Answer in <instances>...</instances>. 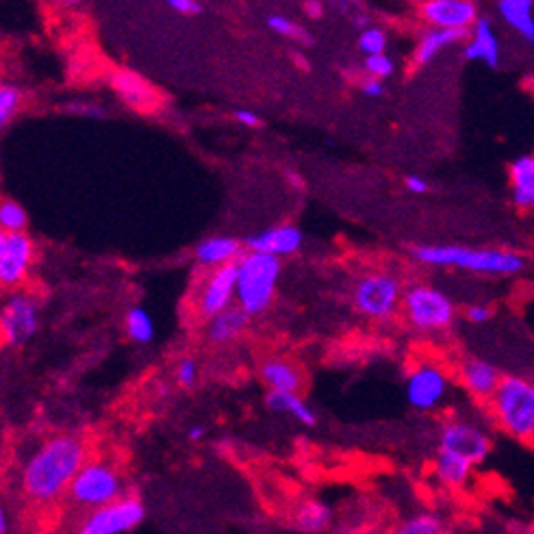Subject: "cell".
<instances>
[{
  "mask_svg": "<svg viewBox=\"0 0 534 534\" xmlns=\"http://www.w3.org/2000/svg\"><path fill=\"white\" fill-rule=\"evenodd\" d=\"M261 381L270 387V391L298 393L302 387V372L291 361L272 356L261 363Z\"/></svg>",
  "mask_w": 534,
  "mask_h": 534,
  "instance_id": "cell-21",
  "label": "cell"
},
{
  "mask_svg": "<svg viewBox=\"0 0 534 534\" xmlns=\"http://www.w3.org/2000/svg\"><path fill=\"white\" fill-rule=\"evenodd\" d=\"M0 534H7V515H5V511H0Z\"/></svg>",
  "mask_w": 534,
  "mask_h": 534,
  "instance_id": "cell-44",
  "label": "cell"
},
{
  "mask_svg": "<svg viewBox=\"0 0 534 534\" xmlns=\"http://www.w3.org/2000/svg\"><path fill=\"white\" fill-rule=\"evenodd\" d=\"M74 504L83 509H103L122 498V480L115 467L103 461H87L68 491Z\"/></svg>",
  "mask_w": 534,
  "mask_h": 534,
  "instance_id": "cell-7",
  "label": "cell"
},
{
  "mask_svg": "<svg viewBox=\"0 0 534 534\" xmlns=\"http://www.w3.org/2000/svg\"><path fill=\"white\" fill-rule=\"evenodd\" d=\"M491 418L517 441H534V381L509 373L489 402Z\"/></svg>",
  "mask_w": 534,
  "mask_h": 534,
  "instance_id": "cell-3",
  "label": "cell"
},
{
  "mask_svg": "<svg viewBox=\"0 0 534 534\" xmlns=\"http://www.w3.org/2000/svg\"><path fill=\"white\" fill-rule=\"evenodd\" d=\"M168 7H172L176 14L183 15H196L200 14V3H194V0H170Z\"/></svg>",
  "mask_w": 534,
  "mask_h": 534,
  "instance_id": "cell-37",
  "label": "cell"
},
{
  "mask_svg": "<svg viewBox=\"0 0 534 534\" xmlns=\"http://www.w3.org/2000/svg\"><path fill=\"white\" fill-rule=\"evenodd\" d=\"M307 14L311 15V18H319V15L324 14L322 5H318V3H307Z\"/></svg>",
  "mask_w": 534,
  "mask_h": 534,
  "instance_id": "cell-42",
  "label": "cell"
},
{
  "mask_svg": "<svg viewBox=\"0 0 534 534\" xmlns=\"http://www.w3.org/2000/svg\"><path fill=\"white\" fill-rule=\"evenodd\" d=\"M35 245L26 233H0V285L18 290L33 265Z\"/></svg>",
  "mask_w": 534,
  "mask_h": 534,
  "instance_id": "cell-13",
  "label": "cell"
},
{
  "mask_svg": "<svg viewBox=\"0 0 534 534\" xmlns=\"http://www.w3.org/2000/svg\"><path fill=\"white\" fill-rule=\"evenodd\" d=\"M509 187L517 209L534 211V154L512 159L509 165Z\"/></svg>",
  "mask_w": 534,
  "mask_h": 534,
  "instance_id": "cell-20",
  "label": "cell"
},
{
  "mask_svg": "<svg viewBox=\"0 0 534 534\" xmlns=\"http://www.w3.org/2000/svg\"><path fill=\"white\" fill-rule=\"evenodd\" d=\"M391 534H446V526H443L441 517L432 515V512H419V515L400 523Z\"/></svg>",
  "mask_w": 534,
  "mask_h": 534,
  "instance_id": "cell-29",
  "label": "cell"
},
{
  "mask_svg": "<svg viewBox=\"0 0 534 534\" xmlns=\"http://www.w3.org/2000/svg\"><path fill=\"white\" fill-rule=\"evenodd\" d=\"M87 463V447L77 435H55L26 458L23 491L33 502H52L68 493Z\"/></svg>",
  "mask_w": 534,
  "mask_h": 534,
  "instance_id": "cell-1",
  "label": "cell"
},
{
  "mask_svg": "<svg viewBox=\"0 0 534 534\" xmlns=\"http://www.w3.org/2000/svg\"><path fill=\"white\" fill-rule=\"evenodd\" d=\"M469 33H458V31H443V29H426L424 33L419 35L418 44H415L413 51V63L418 68L428 66L437 59L439 52L446 51L458 41L467 40Z\"/></svg>",
  "mask_w": 534,
  "mask_h": 534,
  "instance_id": "cell-23",
  "label": "cell"
},
{
  "mask_svg": "<svg viewBox=\"0 0 534 534\" xmlns=\"http://www.w3.org/2000/svg\"><path fill=\"white\" fill-rule=\"evenodd\" d=\"M465 318H467V322L472 324H487L491 318H493V308L489 307V304H469L467 308H465Z\"/></svg>",
  "mask_w": 534,
  "mask_h": 534,
  "instance_id": "cell-36",
  "label": "cell"
},
{
  "mask_svg": "<svg viewBox=\"0 0 534 534\" xmlns=\"http://www.w3.org/2000/svg\"><path fill=\"white\" fill-rule=\"evenodd\" d=\"M432 469H435V476L443 484V487L461 489L469 483V478H472L476 465L465 461V458L456 456V454L439 450V447H437L435 461H432Z\"/></svg>",
  "mask_w": 534,
  "mask_h": 534,
  "instance_id": "cell-24",
  "label": "cell"
},
{
  "mask_svg": "<svg viewBox=\"0 0 534 534\" xmlns=\"http://www.w3.org/2000/svg\"><path fill=\"white\" fill-rule=\"evenodd\" d=\"M359 48L365 57L384 55V51H387V33L378 29V26H367L359 35Z\"/></svg>",
  "mask_w": 534,
  "mask_h": 534,
  "instance_id": "cell-33",
  "label": "cell"
},
{
  "mask_svg": "<svg viewBox=\"0 0 534 534\" xmlns=\"http://www.w3.org/2000/svg\"><path fill=\"white\" fill-rule=\"evenodd\" d=\"M502 378H504V373L493 363L478 359V356H467L458 365V381H461L463 389L480 402H491Z\"/></svg>",
  "mask_w": 534,
  "mask_h": 534,
  "instance_id": "cell-15",
  "label": "cell"
},
{
  "mask_svg": "<svg viewBox=\"0 0 534 534\" xmlns=\"http://www.w3.org/2000/svg\"><path fill=\"white\" fill-rule=\"evenodd\" d=\"M365 72L367 77L372 78H378V81H382V78L391 77L393 70H395V63L393 59L384 52V55H373V57H365Z\"/></svg>",
  "mask_w": 534,
  "mask_h": 534,
  "instance_id": "cell-34",
  "label": "cell"
},
{
  "mask_svg": "<svg viewBox=\"0 0 534 534\" xmlns=\"http://www.w3.org/2000/svg\"><path fill=\"white\" fill-rule=\"evenodd\" d=\"M196 313L213 319L237 304V263L209 270L196 293Z\"/></svg>",
  "mask_w": 534,
  "mask_h": 534,
  "instance_id": "cell-11",
  "label": "cell"
},
{
  "mask_svg": "<svg viewBox=\"0 0 534 534\" xmlns=\"http://www.w3.org/2000/svg\"><path fill=\"white\" fill-rule=\"evenodd\" d=\"M40 330V302L24 291L7 298L0 311V335L9 348H23Z\"/></svg>",
  "mask_w": 534,
  "mask_h": 534,
  "instance_id": "cell-8",
  "label": "cell"
},
{
  "mask_svg": "<svg viewBox=\"0 0 534 534\" xmlns=\"http://www.w3.org/2000/svg\"><path fill=\"white\" fill-rule=\"evenodd\" d=\"M402 315L419 333H441L456 319V304L439 287L415 282L404 290Z\"/></svg>",
  "mask_w": 534,
  "mask_h": 534,
  "instance_id": "cell-5",
  "label": "cell"
},
{
  "mask_svg": "<svg viewBox=\"0 0 534 534\" xmlns=\"http://www.w3.org/2000/svg\"><path fill=\"white\" fill-rule=\"evenodd\" d=\"M146 517L142 500L137 498H120L114 504H106L103 509H96L81 523L78 534H122L140 526Z\"/></svg>",
  "mask_w": 534,
  "mask_h": 534,
  "instance_id": "cell-12",
  "label": "cell"
},
{
  "mask_svg": "<svg viewBox=\"0 0 534 534\" xmlns=\"http://www.w3.org/2000/svg\"><path fill=\"white\" fill-rule=\"evenodd\" d=\"M267 26H270V29L274 31V33L287 37V40L298 41V44L308 46V44H311V40H313L311 33H308V31L304 29L302 24L293 23V20L287 18V15L272 14L270 18H267Z\"/></svg>",
  "mask_w": 534,
  "mask_h": 534,
  "instance_id": "cell-31",
  "label": "cell"
},
{
  "mask_svg": "<svg viewBox=\"0 0 534 534\" xmlns=\"http://www.w3.org/2000/svg\"><path fill=\"white\" fill-rule=\"evenodd\" d=\"M333 521V512L319 500H307L298 506L296 526L307 534H319Z\"/></svg>",
  "mask_w": 534,
  "mask_h": 534,
  "instance_id": "cell-27",
  "label": "cell"
},
{
  "mask_svg": "<svg viewBox=\"0 0 534 534\" xmlns=\"http://www.w3.org/2000/svg\"><path fill=\"white\" fill-rule=\"evenodd\" d=\"M463 57L467 61H478L484 66L495 68L500 63V37L493 23L489 18H483L469 31L467 40L463 44Z\"/></svg>",
  "mask_w": 534,
  "mask_h": 534,
  "instance_id": "cell-18",
  "label": "cell"
},
{
  "mask_svg": "<svg viewBox=\"0 0 534 534\" xmlns=\"http://www.w3.org/2000/svg\"><path fill=\"white\" fill-rule=\"evenodd\" d=\"M29 216H26L24 207L20 202L5 198L0 202V231L3 233H24Z\"/></svg>",
  "mask_w": 534,
  "mask_h": 534,
  "instance_id": "cell-30",
  "label": "cell"
},
{
  "mask_svg": "<svg viewBox=\"0 0 534 534\" xmlns=\"http://www.w3.org/2000/svg\"><path fill=\"white\" fill-rule=\"evenodd\" d=\"M402 281L391 272H367L352 287V302L370 319H387L402 308Z\"/></svg>",
  "mask_w": 534,
  "mask_h": 534,
  "instance_id": "cell-6",
  "label": "cell"
},
{
  "mask_svg": "<svg viewBox=\"0 0 534 534\" xmlns=\"http://www.w3.org/2000/svg\"><path fill=\"white\" fill-rule=\"evenodd\" d=\"M242 254H244L242 242L235 237H226V235H216V237L202 239L194 250L196 261L202 267H207V270H216V267L237 263Z\"/></svg>",
  "mask_w": 534,
  "mask_h": 534,
  "instance_id": "cell-19",
  "label": "cell"
},
{
  "mask_svg": "<svg viewBox=\"0 0 534 534\" xmlns=\"http://www.w3.org/2000/svg\"><path fill=\"white\" fill-rule=\"evenodd\" d=\"M404 185H407V189L410 191V194H415V196L428 194V189H430L428 180H424V179H421V176H415V174L407 176V179H404Z\"/></svg>",
  "mask_w": 534,
  "mask_h": 534,
  "instance_id": "cell-38",
  "label": "cell"
},
{
  "mask_svg": "<svg viewBox=\"0 0 534 534\" xmlns=\"http://www.w3.org/2000/svg\"><path fill=\"white\" fill-rule=\"evenodd\" d=\"M361 89H363V94L370 96V98H381V96L384 94V83L378 81V78L367 77L365 81L361 83Z\"/></svg>",
  "mask_w": 534,
  "mask_h": 534,
  "instance_id": "cell-39",
  "label": "cell"
},
{
  "mask_svg": "<svg viewBox=\"0 0 534 534\" xmlns=\"http://www.w3.org/2000/svg\"><path fill=\"white\" fill-rule=\"evenodd\" d=\"M281 276V259L245 253L237 261V307L254 318L270 308Z\"/></svg>",
  "mask_w": 534,
  "mask_h": 534,
  "instance_id": "cell-4",
  "label": "cell"
},
{
  "mask_svg": "<svg viewBox=\"0 0 534 534\" xmlns=\"http://www.w3.org/2000/svg\"><path fill=\"white\" fill-rule=\"evenodd\" d=\"M235 120L239 122V124L248 126V128H256L261 124V117L254 114V111H248V109H237L235 111Z\"/></svg>",
  "mask_w": 534,
  "mask_h": 534,
  "instance_id": "cell-40",
  "label": "cell"
},
{
  "mask_svg": "<svg viewBox=\"0 0 534 534\" xmlns=\"http://www.w3.org/2000/svg\"><path fill=\"white\" fill-rule=\"evenodd\" d=\"M413 259L421 265L452 267L483 276H515L523 272L526 259L520 253L495 245H458V244H421L410 248Z\"/></svg>",
  "mask_w": 534,
  "mask_h": 534,
  "instance_id": "cell-2",
  "label": "cell"
},
{
  "mask_svg": "<svg viewBox=\"0 0 534 534\" xmlns=\"http://www.w3.org/2000/svg\"><path fill=\"white\" fill-rule=\"evenodd\" d=\"M124 326H126L128 339H133L135 344H151L154 339V322L146 308L142 307L128 308Z\"/></svg>",
  "mask_w": 534,
  "mask_h": 534,
  "instance_id": "cell-28",
  "label": "cell"
},
{
  "mask_svg": "<svg viewBox=\"0 0 534 534\" xmlns=\"http://www.w3.org/2000/svg\"><path fill=\"white\" fill-rule=\"evenodd\" d=\"M302 242L304 237L300 228L291 226V224H282V226H272L256 235H250V237L245 239V248H248L250 253H261L281 259V256L296 254L298 250H300Z\"/></svg>",
  "mask_w": 534,
  "mask_h": 534,
  "instance_id": "cell-17",
  "label": "cell"
},
{
  "mask_svg": "<svg viewBox=\"0 0 534 534\" xmlns=\"http://www.w3.org/2000/svg\"><path fill=\"white\" fill-rule=\"evenodd\" d=\"M174 378L180 387H194L198 378V363L191 359V356H183V359L179 361V365H176Z\"/></svg>",
  "mask_w": 534,
  "mask_h": 534,
  "instance_id": "cell-35",
  "label": "cell"
},
{
  "mask_svg": "<svg viewBox=\"0 0 534 534\" xmlns=\"http://www.w3.org/2000/svg\"><path fill=\"white\" fill-rule=\"evenodd\" d=\"M439 450L456 454L478 467L491 454V437L476 421L454 418L441 426Z\"/></svg>",
  "mask_w": 534,
  "mask_h": 534,
  "instance_id": "cell-9",
  "label": "cell"
},
{
  "mask_svg": "<svg viewBox=\"0 0 534 534\" xmlns=\"http://www.w3.org/2000/svg\"><path fill=\"white\" fill-rule=\"evenodd\" d=\"M68 109H72V114H78V115H103V109L96 105H83V103H74L68 106Z\"/></svg>",
  "mask_w": 534,
  "mask_h": 534,
  "instance_id": "cell-41",
  "label": "cell"
},
{
  "mask_svg": "<svg viewBox=\"0 0 534 534\" xmlns=\"http://www.w3.org/2000/svg\"><path fill=\"white\" fill-rule=\"evenodd\" d=\"M500 20L528 44H534V3L532 0H500L495 5Z\"/></svg>",
  "mask_w": 534,
  "mask_h": 534,
  "instance_id": "cell-22",
  "label": "cell"
},
{
  "mask_svg": "<svg viewBox=\"0 0 534 534\" xmlns=\"http://www.w3.org/2000/svg\"><path fill=\"white\" fill-rule=\"evenodd\" d=\"M419 15L428 29L469 33L480 20L478 5L472 0H426L419 5Z\"/></svg>",
  "mask_w": 534,
  "mask_h": 534,
  "instance_id": "cell-14",
  "label": "cell"
},
{
  "mask_svg": "<svg viewBox=\"0 0 534 534\" xmlns=\"http://www.w3.org/2000/svg\"><path fill=\"white\" fill-rule=\"evenodd\" d=\"M407 400L415 410H435L450 393V376L441 365L421 361L407 376Z\"/></svg>",
  "mask_w": 534,
  "mask_h": 534,
  "instance_id": "cell-10",
  "label": "cell"
},
{
  "mask_svg": "<svg viewBox=\"0 0 534 534\" xmlns=\"http://www.w3.org/2000/svg\"><path fill=\"white\" fill-rule=\"evenodd\" d=\"M248 322H250V315L242 311V308L235 304V307L226 308L224 313L209 319V324H207V337L217 345L233 344V341L242 337L244 330L248 328Z\"/></svg>",
  "mask_w": 534,
  "mask_h": 534,
  "instance_id": "cell-25",
  "label": "cell"
},
{
  "mask_svg": "<svg viewBox=\"0 0 534 534\" xmlns=\"http://www.w3.org/2000/svg\"><path fill=\"white\" fill-rule=\"evenodd\" d=\"M287 176H290V179H291V183L296 185V187H300V185H302V183H300L302 179H300V176H298V174H291V172H290V174H287Z\"/></svg>",
  "mask_w": 534,
  "mask_h": 534,
  "instance_id": "cell-45",
  "label": "cell"
},
{
  "mask_svg": "<svg viewBox=\"0 0 534 534\" xmlns=\"http://www.w3.org/2000/svg\"><path fill=\"white\" fill-rule=\"evenodd\" d=\"M23 105V92L15 85H0V126H7Z\"/></svg>",
  "mask_w": 534,
  "mask_h": 534,
  "instance_id": "cell-32",
  "label": "cell"
},
{
  "mask_svg": "<svg viewBox=\"0 0 534 534\" xmlns=\"http://www.w3.org/2000/svg\"><path fill=\"white\" fill-rule=\"evenodd\" d=\"M111 87L122 103L140 114H151L159 105V94L142 74L133 70H115L111 74Z\"/></svg>",
  "mask_w": 534,
  "mask_h": 534,
  "instance_id": "cell-16",
  "label": "cell"
},
{
  "mask_svg": "<svg viewBox=\"0 0 534 534\" xmlns=\"http://www.w3.org/2000/svg\"><path fill=\"white\" fill-rule=\"evenodd\" d=\"M187 437H189L191 441H198L205 437V428L202 426H194V428H189V432H187Z\"/></svg>",
  "mask_w": 534,
  "mask_h": 534,
  "instance_id": "cell-43",
  "label": "cell"
},
{
  "mask_svg": "<svg viewBox=\"0 0 534 534\" xmlns=\"http://www.w3.org/2000/svg\"><path fill=\"white\" fill-rule=\"evenodd\" d=\"M267 409L276 410V413L282 415H291L293 419H298L304 426H315V418L313 409L308 407L307 402L300 398L298 393H282V391H270L265 398Z\"/></svg>",
  "mask_w": 534,
  "mask_h": 534,
  "instance_id": "cell-26",
  "label": "cell"
}]
</instances>
